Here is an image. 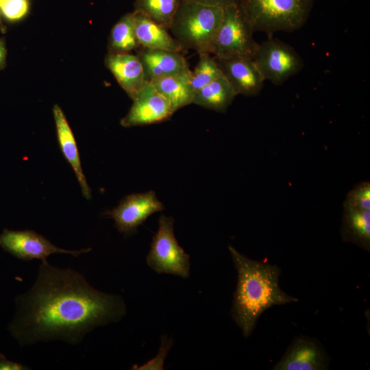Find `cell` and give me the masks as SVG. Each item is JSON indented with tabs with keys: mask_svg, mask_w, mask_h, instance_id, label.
Listing matches in <instances>:
<instances>
[{
	"mask_svg": "<svg viewBox=\"0 0 370 370\" xmlns=\"http://www.w3.org/2000/svg\"><path fill=\"white\" fill-rule=\"evenodd\" d=\"M237 95L227 80L221 76L199 90L193 103L218 112H225Z\"/></svg>",
	"mask_w": 370,
	"mask_h": 370,
	"instance_id": "obj_19",
	"label": "cell"
},
{
	"mask_svg": "<svg viewBox=\"0 0 370 370\" xmlns=\"http://www.w3.org/2000/svg\"><path fill=\"white\" fill-rule=\"evenodd\" d=\"M136 55L144 69L147 82L189 69L186 59L180 52L140 47Z\"/></svg>",
	"mask_w": 370,
	"mask_h": 370,
	"instance_id": "obj_14",
	"label": "cell"
},
{
	"mask_svg": "<svg viewBox=\"0 0 370 370\" xmlns=\"http://www.w3.org/2000/svg\"><path fill=\"white\" fill-rule=\"evenodd\" d=\"M15 307L8 330L21 345L53 340L77 345L95 328L126 312L119 295L100 292L82 274L48 262L40 265L30 290L16 298Z\"/></svg>",
	"mask_w": 370,
	"mask_h": 370,
	"instance_id": "obj_1",
	"label": "cell"
},
{
	"mask_svg": "<svg viewBox=\"0 0 370 370\" xmlns=\"http://www.w3.org/2000/svg\"><path fill=\"white\" fill-rule=\"evenodd\" d=\"M174 219L162 214L146 257L147 265L158 274L186 278L190 275V256L179 245L174 233Z\"/></svg>",
	"mask_w": 370,
	"mask_h": 370,
	"instance_id": "obj_5",
	"label": "cell"
},
{
	"mask_svg": "<svg viewBox=\"0 0 370 370\" xmlns=\"http://www.w3.org/2000/svg\"><path fill=\"white\" fill-rule=\"evenodd\" d=\"M344 205L359 210H370V184L361 182L351 190Z\"/></svg>",
	"mask_w": 370,
	"mask_h": 370,
	"instance_id": "obj_24",
	"label": "cell"
},
{
	"mask_svg": "<svg viewBox=\"0 0 370 370\" xmlns=\"http://www.w3.org/2000/svg\"><path fill=\"white\" fill-rule=\"evenodd\" d=\"M341 233L345 241L370 250V210L344 205Z\"/></svg>",
	"mask_w": 370,
	"mask_h": 370,
	"instance_id": "obj_18",
	"label": "cell"
},
{
	"mask_svg": "<svg viewBox=\"0 0 370 370\" xmlns=\"http://www.w3.org/2000/svg\"><path fill=\"white\" fill-rule=\"evenodd\" d=\"M314 0H240L241 13L252 31L293 32L306 22Z\"/></svg>",
	"mask_w": 370,
	"mask_h": 370,
	"instance_id": "obj_4",
	"label": "cell"
},
{
	"mask_svg": "<svg viewBox=\"0 0 370 370\" xmlns=\"http://www.w3.org/2000/svg\"><path fill=\"white\" fill-rule=\"evenodd\" d=\"M172 341L166 336H162L161 345L158 354L153 359L148 361L144 365L138 367L135 366L133 369H163L164 361L166 356L172 346Z\"/></svg>",
	"mask_w": 370,
	"mask_h": 370,
	"instance_id": "obj_25",
	"label": "cell"
},
{
	"mask_svg": "<svg viewBox=\"0 0 370 370\" xmlns=\"http://www.w3.org/2000/svg\"><path fill=\"white\" fill-rule=\"evenodd\" d=\"M206 5L224 9L230 5H238L240 0H186Z\"/></svg>",
	"mask_w": 370,
	"mask_h": 370,
	"instance_id": "obj_26",
	"label": "cell"
},
{
	"mask_svg": "<svg viewBox=\"0 0 370 370\" xmlns=\"http://www.w3.org/2000/svg\"><path fill=\"white\" fill-rule=\"evenodd\" d=\"M6 56L5 43L3 39H0V70L3 69L6 65Z\"/></svg>",
	"mask_w": 370,
	"mask_h": 370,
	"instance_id": "obj_28",
	"label": "cell"
},
{
	"mask_svg": "<svg viewBox=\"0 0 370 370\" xmlns=\"http://www.w3.org/2000/svg\"><path fill=\"white\" fill-rule=\"evenodd\" d=\"M52 112L60 149L75 173L83 196L86 199L90 200L91 199V189L82 170L79 153L73 131L64 113L58 104L53 106Z\"/></svg>",
	"mask_w": 370,
	"mask_h": 370,
	"instance_id": "obj_15",
	"label": "cell"
},
{
	"mask_svg": "<svg viewBox=\"0 0 370 370\" xmlns=\"http://www.w3.org/2000/svg\"><path fill=\"white\" fill-rule=\"evenodd\" d=\"M199 61L191 71L190 83L195 94L204 86L223 76L214 56L208 53H199Z\"/></svg>",
	"mask_w": 370,
	"mask_h": 370,
	"instance_id": "obj_22",
	"label": "cell"
},
{
	"mask_svg": "<svg viewBox=\"0 0 370 370\" xmlns=\"http://www.w3.org/2000/svg\"><path fill=\"white\" fill-rule=\"evenodd\" d=\"M253 60L264 80L280 85L304 67L299 53L289 45L277 38L258 44Z\"/></svg>",
	"mask_w": 370,
	"mask_h": 370,
	"instance_id": "obj_7",
	"label": "cell"
},
{
	"mask_svg": "<svg viewBox=\"0 0 370 370\" xmlns=\"http://www.w3.org/2000/svg\"><path fill=\"white\" fill-rule=\"evenodd\" d=\"M164 209L153 190L133 193L122 199L119 205L103 213L114 221V226L121 233L129 235L136 232L151 214Z\"/></svg>",
	"mask_w": 370,
	"mask_h": 370,
	"instance_id": "obj_9",
	"label": "cell"
},
{
	"mask_svg": "<svg viewBox=\"0 0 370 370\" xmlns=\"http://www.w3.org/2000/svg\"><path fill=\"white\" fill-rule=\"evenodd\" d=\"M3 0H0V5L1 4V3L3 2Z\"/></svg>",
	"mask_w": 370,
	"mask_h": 370,
	"instance_id": "obj_29",
	"label": "cell"
},
{
	"mask_svg": "<svg viewBox=\"0 0 370 370\" xmlns=\"http://www.w3.org/2000/svg\"><path fill=\"white\" fill-rule=\"evenodd\" d=\"M104 62L132 100L147 83L143 66L136 54L108 53Z\"/></svg>",
	"mask_w": 370,
	"mask_h": 370,
	"instance_id": "obj_13",
	"label": "cell"
},
{
	"mask_svg": "<svg viewBox=\"0 0 370 370\" xmlns=\"http://www.w3.org/2000/svg\"><path fill=\"white\" fill-rule=\"evenodd\" d=\"M30 10L29 0H3L0 5V28L5 31L3 21L16 22L23 19Z\"/></svg>",
	"mask_w": 370,
	"mask_h": 370,
	"instance_id": "obj_23",
	"label": "cell"
},
{
	"mask_svg": "<svg viewBox=\"0 0 370 370\" xmlns=\"http://www.w3.org/2000/svg\"><path fill=\"white\" fill-rule=\"evenodd\" d=\"M330 358L318 341L299 336L293 341L275 370H323L328 369Z\"/></svg>",
	"mask_w": 370,
	"mask_h": 370,
	"instance_id": "obj_12",
	"label": "cell"
},
{
	"mask_svg": "<svg viewBox=\"0 0 370 370\" xmlns=\"http://www.w3.org/2000/svg\"><path fill=\"white\" fill-rule=\"evenodd\" d=\"M29 367L11 360H8L5 356L0 354V370H27Z\"/></svg>",
	"mask_w": 370,
	"mask_h": 370,
	"instance_id": "obj_27",
	"label": "cell"
},
{
	"mask_svg": "<svg viewBox=\"0 0 370 370\" xmlns=\"http://www.w3.org/2000/svg\"><path fill=\"white\" fill-rule=\"evenodd\" d=\"M0 246L13 256L25 261L38 259L42 262L53 254H67L75 257L91 251L90 248L68 250L52 244L42 235L32 230H10L4 229L0 234Z\"/></svg>",
	"mask_w": 370,
	"mask_h": 370,
	"instance_id": "obj_8",
	"label": "cell"
},
{
	"mask_svg": "<svg viewBox=\"0 0 370 370\" xmlns=\"http://www.w3.org/2000/svg\"><path fill=\"white\" fill-rule=\"evenodd\" d=\"M190 69L149 82L165 98L174 113L193 103L195 92L190 83Z\"/></svg>",
	"mask_w": 370,
	"mask_h": 370,
	"instance_id": "obj_17",
	"label": "cell"
},
{
	"mask_svg": "<svg viewBox=\"0 0 370 370\" xmlns=\"http://www.w3.org/2000/svg\"><path fill=\"white\" fill-rule=\"evenodd\" d=\"M223 9L182 0L169 30L184 49L212 53Z\"/></svg>",
	"mask_w": 370,
	"mask_h": 370,
	"instance_id": "obj_3",
	"label": "cell"
},
{
	"mask_svg": "<svg viewBox=\"0 0 370 370\" xmlns=\"http://www.w3.org/2000/svg\"><path fill=\"white\" fill-rule=\"evenodd\" d=\"M182 0H134V11L140 12L169 30Z\"/></svg>",
	"mask_w": 370,
	"mask_h": 370,
	"instance_id": "obj_21",
	"label": "cell"
},
{
	"mask_svg": "<svg viewBox=\"0 0 370 370\" xmlns=\"http://www.w3.org/2000/svg\"><path fill=\"white\" fill-rule=\"evenodd\" d=\"M132 101L129 112L120 121L125 127L163 122L174 114L165 98L149 82Z\"/></svg>",
	"mask_w": 370,
	"mask_h": 370,
	"instance_id": "obj_10",
	"label": "cell"
},
{
	"mask_svg": "<svg viewBox=\"0 0 370 370\" xmlns=\"http://www.w3.org/2000/svg\"><path fill=\"white\" fill-rule=\"evenodd\" d=\"M228 249L238 273L232 316L247 338L267 309L298 299L287 295L280 288L281 269L278 266L250 259L231 245Z\"/></svg>",
	"mask_w": 370,
	"mask_h": 370,
	"instance_id": "obj_2",
	"label": "cell"
},
{
	"mask_svg": "<svg viewBox=\"0 0 370 370\" xmlns=\"http://www.w3.org/2000/svg\"><path fill=\"white\" fill-rule=\"evenodd\" d=\"M253 33L238 5L224 8L212 54L215 58L244 56L253 59L258 45Z\"/></svg>",
	"mask_w": 370,
	"mask_h": 370,
	"instance_id": "obj_6",
	"label": "cell"
},
{
	"mask_svg": "<svg viewBox=\"0 0 370 370\" xmlns=\"http://www.w3.org/2000/svg\"><path fill=\"white\" fill-rule=\"evenodd\" d=\"M135 34L140 47L180 52L184 49L164 27L134 11Z\"/></svg>",
	"mask_w": 370,
	"mask_h": 370,
	"instance_id": "obj_16",
	"label": "cell"
},
{
	"mask_svg": "<svg viewBox=\"0 0 370 370\" xmlns=\"http://www.w3.org/2000/svg\"><path fill=\"white\" fill-rule=\"evenodd\" d=\"M138 48L133 11L123 15L112 27L108 39V53H131Z\"/></svg>",
	"mask_w": 370,
	"mask_h": 370,
	"instance_id": "obj_20",
	"label": "cell"
},
{
	"mask_svg": "<svg viewBox=\"0 0 370 370\" xmlns=\"http://www.w3.org/2000/svg\"><path fill=\"white\" fill-rule=\"evenodd\" d=\"M215 58L223 76L237 95L254 97L260 93L265 80L252 58L244 56Z\"/></svg>",
	"mask_w": 370,
	"mask_h": 370,
	"instance_id": "obj_11",
	"label": "cell"
}]
</instances>
